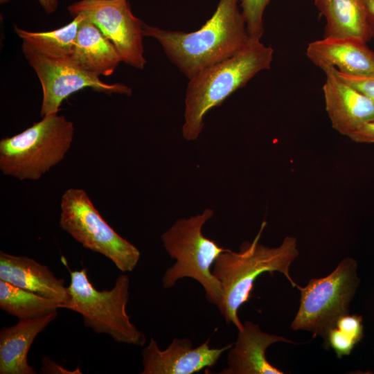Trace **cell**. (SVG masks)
<instances>
[{
    "mask_svg": "<svg viewBox=\"0 0 374 374\" xmlns=\"http://www.w3.org/2000/svg\"><path fill=\"white\" fill-rule=\"evenodd\" d=\"M71 59L96 77L111 75L122 62L115 46L85 15L80 24Z\"/></svg>",
    "mask_w": 374,
    "mask_h": 374,
    "instance_id": "cell-17",
    "label": "cell"
},
{
    "mask_svg": "<svg viewBox=\"0 0 374 374\" xmlns=\"http://www.w3.org/2000/svg\"><path fill=\"white\" fill-rule=\"evenodd\" d=\"M362 2L365 8L372 39L374 41V0H362Z\"/></svg>",
    "mask_w": 374,
    "mask_h": 374,
    "instance_id": "cell-26",
    "label": "cell"
},
{
    "mask_svg": "<svg viewBox=\"0 0 374 374\" xmlns=\"http://www.w3.org/2000/svg\"><path fill=\"white\" fill-rule=\"evenodd\" d=\"M40 373H59V374H80L81 371L78 368L75 371H69L59 365L51 359L49 357L46 356L42 360V366Z\"/></svg>",
    "mask_w": 374,
    "mask_h": 374,
    "instance_id": "cell-25",
    "label": "cell"
},
{
    "mask_svg": "<svg viewBox=\"0 0 374 374\" xmlns=\"http://www.w3.org/2000/svg\"><path fill=\"white\" fill-rule=\"evenodd\" d=\"M10 0H0L1 4H4L9 2Z\"/></svg>",
    "mask_w": 374,
    "mask_h": 374,
    "instance_id": "cell-28",
    "label": "cell"
},
{
    "mask_svg": "<svg viewBox=\"0 0 374 374\" xmlns=\"http://www.w3.org/2000/svg\"><path fill=\"white\" fill-rule=\"evenodd\" d=\"M60 303L0 279V308L19 319L40 317L59 309Z\"/></svg>",
    "mask_w": 374,
    "mask_h": 374,
    "instance_id": "cell-19",
    "label": "cell"
},
{
    "mask_svg": "<svg viewBox=\"0 0 374 374\" xmlns=\"http://www.w3.org/2000/svg\"><path fill=\"white\" fill-rule=\"evenodd\" d=\"M57 317V311L43 317L19 319L0 331V374H35L28 354L36 337Z\"/></svg>",
    "mask_w": 374,
    "mask_h": 374,
    "instance_id": "cell-16",
    "label": "cell"
},
{
    "mask_svg": "<svg viewBox=\"0 0 374 374\" xmlns=\"http://www.w3.org/2000/svg\"><path fill=\"white\" fill-rule=\"evenodd\" d=\"M239 0H220L211 17L197 30H163L145 23L143 35L155 39L170 61L188 79L235 54L250 42Z\"/></svg>",
    "mask_w": 374,
    "mask_h": 374,
    "instance_id": "cell-1",
    "label": "cell"
},
{
    "mask_svg": "<svg viewBox=\"0 0 374 374\" xmlns=\"http://www.w3.org/2000/svg\"><path fill=\"white\" fill-rule=\"evenodd\" d=\"M274 50L260 40H251L242 50L201 71L188 79L185 94L182 136L197 139L204 118L258 73L271 68Z\"/></svg>",
    "mask_w": 374,
    "mask_h": 374,
    "instance_id": "cell-3",
    "label": "cell"
},
{
    "mask_svg": "<svg viewBox=\"0 0 374 374\" xmlns=\"http://www.w3.org/2000/svg\"><path fill=\"white\" fill-rule=\"evenodd\" d=\"M74 136L73 123L57 114L0 141V170L19 180L36 181L62 161Z\"/></svg>",
    "mask_w": 374,
    "mask_h": 374,
    "instance_id": "cell-5",
    "label": "cell"
},
{
    "mask_svg": "<svg viewBox=\"0 0 374 374\" xmlns=\"http://www.w3.org/2000/svg\"><path fill=\"white\" fill-rule=\"evenodd\" d=\"M22 52L36 73L42 88V117L57 114L62 102L84 88L106 94L130 96L132 89L121 83L107 84L83 70L71 58L45 55L23 40Z\"/></svg>",
    "mask_w": 374,
    "mask_h": 374,
    "instance_id": "cell-9",
    "label": "cell"
},
{
    "mask_svg": "<svg viewBox=\"0 0 374 374\" xmlns=\"http://www.w3.org/2000/svg\"><path fill=\"white\" fill-rule=\"evenodd\" d=\"M233 344L211 348L210 338L197 347L186 337L174 338L161 350L156 339L150 338L141 351V374H193L217 364L220 357Z\"/></svg>",
    "mask_w": 374,
    "mask_h": 374,
    "instance_id": "cell-11",
    "label": "cell"
},
{
    "mask_svg": "<svg viewBox=\"0 0 374 374\" xmlns=\"http://www.w3.org/2000/svg\"><path fill=\"white\" fill-rule=\"evenodd\" d=\"M336 72L343 81L374 101V73L367 75H353L341 73L337 69Z\"/></svg>",
    "mask_w": 374,
    "mask_h": 374,
    "instance_id": "cell-23",
    "label": "cell"
},
{
    "mask_svg": "<svg viewBox=\"0 0 374 374\" xmlns=\"http://www.w3.org/2000/svg\"><path fill=\"white\" fill-rule=\"evenodd\" d=\"M305 54L320 69L331 66L353 75L374 73V51L357 38L323 37L309 43Z\"/></svg>",
    "mask_w": 374,
    "mask_h": 374,
    "instance_id": "cell-13",
    "label": "cell"
},
{
    "mask_svg": "<svg viewBox=\"0 0 374 374\" xmlns=\"http://www.w3.org/2000/svg\"><path fill=\"white\" fill-rule=\"evenodd\" d=\"M326 21L323 37H353L372 39L362 0H314Z\"/></svg>",
    "mask_w": 374,
    "mask_h": 374,
    "instance_id": "cell-18",
    "label": "cell"
},
{
    "mask_svg": "<svg viewBox=\"0 0 374 374\" xmlns=\"http://www.w3.org/2000/svg\"><path fill=\"white\" fill-rule=\"evenodd\" d=\"M86 1H127V0H86Z\"/></svg>",
    "mask_w": 374,
    "mask_h": 374,
    "instance_id": "cell-29",
    "label": "cell"
},
{
    "mask_svg": "<svg viewBox=\"0 0 374 374\" xmlns=\"http://www.w3.org/2000/svg\"><path fill=\"white\" fill-rule=\"evenodd\" d=\"M84 15L79 14L68 24L60 28L46 32H31L17 26L14 30L17 35L32 44L41 53L51 57L71 58L80 22Z\"/></svg>",
    "mask_w": 374,
    "mask_h": 374,
    "instance_id": "cell-20",
    "label": "cell"
},
{
    "mask_svg": "<svg viewBox=\"0 0 374 374\" xmlns=\"http://www.w3.org/2000/svg\"><path fill=\"white\" fill-rule=\"evenodd\" d=\"M213 215V209L206 208L201 214L177 220L163 233V246L175 262L166 269L161 281L165 289H170L179 279H194L203 287L206 300L217 307L222 290L212 267L226 249L220 247L202 232L203 226Z\"/></svg>",
    "mask_w": 374,
    "mask_h": 374,
    "instance_id": "cell-4",
    "label": "cell"
},
{
    "mask_svg": "<svg viewBox=\"0 0 374 374\" xmlns=\"http://www.w3.org/2000/svg\"><path fill=\"white\" fill-rule=\"evenodd\" d=\"M358 284L357 262L346 258L329 275L312 278L304 287L297 285L301 292L300 305L291 328L323 338L340 317L348 314Z\"/></svg>",
    "mask_w": 374,
    "mask_h": 374,
    "instance_id": "cell-8",
    "label": "cell"
},
{
    "mask_svg": "<svg viewBox=\"0 0 374 374\" xmlns=\"http://www.w3.org/2000/svg\"><path fill=\"white\" fill-rule=\"evenodd\" d=\"M42 8L47 14L53 13L58 7V0H37Z\"/></svg>",
    "mask_w": 374,
    "mask_h": 374,
    "instance_id": "cell-27",
    "label": "cell"
},
{
    "mask_svg": "<svg viewBox=\"0 0 374 374\" xmlns=\"http://www.w3.org/2000/svg\"><path fill=\"white\" fill-rule=\"evenodd\" d=\"M0 279L21 289L55 300L61 305L71 299L69 287L48 266L27 256L0 251Z\"/></svg>",
    "mask_w": 374,
    "mask_h": 374,
    "instance_id": "cell-15",
    "label": "cell"
},
{
    "mask_svg": "<svg viewBox=\"0 0 374 374\" xmlns=\"http://www.w3.org/2000/svg\"><path fill=\"white\" fill-rule=\"evenodd\" d=\"M321 69L326 75L323 85L326 110L334 130L348 136L374 122V101L343 81L335 67Z\"/></svg>",
    "mask_w": 374,
    "mask_h": 374,
    "instance_id": "cell-12",
    "label": "cell"
},
{
    "mask_svg": "<svg viewBox=\"0 0 374 374\" xmlns=\"http://www.w3.org/2000/svg\"><path fill=\"white\" fill-rule=\"evenodd\" d=\"M59 224L85 249L103 255L121 271L130 272L137 266L139 250L108 224L83 189L64 191Z\"/></svg>",
    "mask_w": 374,
    "mask_h": 374,
    "instance_id": "cell-7",
    "label": "cell"
},
{
    "mask_svg": "<svg viewBox=\"0 0 374 374\" xmlns=\"http://www.w3.org/2000/svg\"><path fill=\"white\" fill-rule=\"evenodd\" d=\"M348 137L356 143H374V122L362 126Z\"/></svg>",
    "mask_w": 374,
    "mask_h": 374,
    "instance_id": "cell-24",
    "label": "cell"
},
{
    "mask_svg": "<svg viewBox=\"0 0 374 374\" xmlns=\"http://www.w3.org/2000/svg\"><path fill=\"white\" fill-rule=\"evenodd\" d=\"M364 336L362 317L346 314L340 317L323 337L326 349L331 348L340 359L349 355Z\"/></svg>",
    "mask_w": 374,
    "mask_h": 374,
    "instance_id": "cell-21",
    "label": "cell"
},
{
    "mask_svg": "<svg viewBox=\"0 0 374 374\" xmlns=\"http://www.w3.org/2000/svg\"><path fill=\"white\" fill-rule=\"evenodd\" d=\"M67 10L73 17L82 14L90 19L115 46L122 62L144 69V22L132 14L127 1L80 0L70 4Z\"/></svg>",
    "mask_w": 374,
    "mask_h": 374,
    "instance_id": "cell-10",
    "label": "cell"
},
{
    "mask_svg": "<svg viewBox=\"0 0 374 374\" xmlns=\"http://www.w3.org/2000/svg\"><path fill=\"white\" fill-rule=\"evenodd\" d=\"M238 337L228 350L227 367L220 374H283V371L270 364L266 358L267 348L278 341L294 344L280 336L262 331L250 321L243 323Z\"/></svg>",
    "mask_w": 374,
    "mask_h": 374,
    "instance_id": "cell-14",
    "label": "cell"
},
{
    "mask_svg": "<svg viewBox=\"0 0 374 374\" xmlns=\"http://www.w3.org/2000/svg\"><path fill=\"white\" fill-rule=\"evenodd\" d=\"M266 225L263 221L254 239L242 243L238 251L226 249L220 253L212 267L222 290L217 308L226 323L234 325L238 330L243 327L238 310L249 300L254 282L260 275L278 271L292 287H297L289 272L291 263L299 253L296 239L287 236L279 247H266L260 242Z\"/></svg>",
    "mask_w": 374,
    "mask_h": 374,
    "instance_id": "cell-2",
    "label": "cell"
},
{
    "mask_svg": "<svg viewBox=\"0 0 374 374\" xmlns=\"http://www.w3.org/2000/svg\"><path fill=\"white\" fill-rule=\"evenodd\" d=\"M270 0H240L247 30L252 40H260L264 33L263 14Z\"/></svg>",
    "mask_w": 374,
    "mask_h": 374,
    "instance_id": "cell-22",
    "label": "cell"
},
{
    "mask_svg": "<svg viewBox=\"0 0 374 374\" xmlns=\"http://www.w3.org/2000/svg\"><path fill=\"white\" fill-rule=\"evenodd\" d=\"M71 299L60 306L79 313L84 326L98 334L109 335L118 343L142 346L145 334L132 322L126 307L130 296V278L119 275L110 290H97L89 280L87 269L70 272Z\"/></svg>",
    "mask_w": 374,
    "mask_h": 374,
    "instance_id": "cell-6",
    "label": "cell"
}]
</instances>
